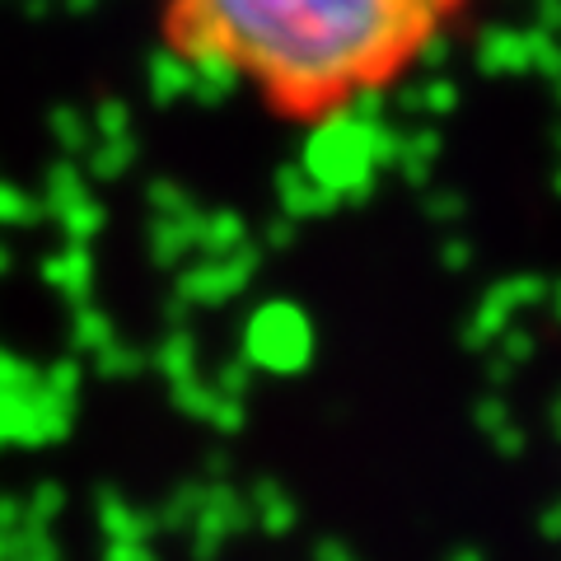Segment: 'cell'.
<instances>
[{
	"mask_svg": "<svg viewBox=\"0 0 561 561\" xmlns=\"http://www.w3.org/2000/svg\"><path fill=\"white\" fill-rule=\"evenodd\" d=\"M230 33L239 66H253L280 99L319 103L375 84L383 66L416 51L454 0H206Z\"/></svg>",
	"mask_w": 561,
	"mask_h": 561,
	"instance_id": "6da1fadb",
	"label": "cell"
},
{
	"mask_svg": "<svg viewBox=\"0 0 561 561\" xmlns=\"http://www.w3.org/2000/svg\"><path fill=\"white\" fill-rule=\"evenodd\" d=\"M398 131L389 122H360L351 113H328L309 131L300 150V169L337 202H365L379 169L398 164Z\"/></svg>",
	"mask_w": 561,
	"mask_h": 561,
	"instance_id": "7a4b0ae2",
	"label": "cell"
},
{
	"mask_svg": "<svg viewBox=\"0 0 561 561\" xmlns=\"http://www.w3.org/2000/svg\"><path fill=\"white\" fill-rule=\"evenodd\" d=\"M169 33H173V51H183V57H202V51H230V33H225L220 14L210 10L206 0H173Z\"/></svg>",
	"mask_w": 561,
	"mask_h": 561,
	"instance_id": "3957f363",
	"label": "cell"
},
{
	"mask_svg": "<svg viewBox=\"0 0 561 561\" xmlns=\"http://www.w3.org/2000/svg\"><path fill=\"white\" fill-rule=\"evenodd\" d=\"M192 66V94L202 108H216V103H225L234 90H239V57L234 51H202V57H187Z\"/></svg>",
	"mask_w": 561,
	"mask_h": 561,
	"instance_id": "277c9868",
	"label": "cell"
},
{
	"mask_svg": "<svg viewBox=\"0 0 561 561\" xmlns=\"http://www.w3.org/2000/svg\"><path fill=\"white\" fill-rule=\"evenodd\" d=\"M276 197H280V206H286V216H290V220L328 216V210H337V206H342L328 187L313 183L300 164H286V169L276 173Z\"/></svg>",
	"mask_w": 561,
	"mask_h": 561,
	"instance_id": "5b68a950",
	"label": "cell"
},
{
	"mask_svg": "<svg viewBox=\"0 0 561 561\" xmlns=\"http://www.w3.org/2000/svg\"><path fill=\"white\" fill-rule=\"evenodd\" d=\"M482 76H524L529 70V33L519 28H486L478 43Z\"/></svg>",
	"mask_w": 561,
	"mask_h": 561,
	"instance_id": "8992f818",
	"label": "cell"
},
{
	"mask_svg": "<svg viewBox=\"0 0 561 561\" xmlns=\"http://www.w3.org/2000/svg\"><path fill=\"white\" fill-rule=\"evenodd\" d=\"M146 84H150V99L154 103H179V99H187L192 94V66H187V57H183V51H173V47L154 51Z\"/></svg>",
	"mask_w": 561,
	"mask_h": 561,
	"instance_id": "52a82bcc",
	"label": "cell"
},
{
	"mask_svg": "<svg viewBox=\"0 0 561 561\" xmlns=\"http://www.w3.org/2000/svg\"><path fill=\"white\" fill-rule=\"evenodd\" d=\"M435 160H440V131H435V127H421V131H412V136L398 140V164H393V169H402V179H408L412 187H426Z\"/></svg>",
	"mask_w": 561,
	"mask_h": 561,
	"instance_id": "ba28073f",
	"label": "cell"
},
{
	"mask_svg": "<svg viewBox=\"0 0 561 561\" xmlns=\"http://www.w3.org/2000/svg\"><path fill=\"white\" fill-rule=\"evenodd\" d=\"M529 70H534V76L561 80V33L529 28Z\"/></svg>",
	"mask_w": 561,
	"mask_h": 561,
	"instance_id": "9c48e42d",
	"label": "cell"
},
{
	"mask_svg": "<svg viewBox=\"0 0 561 561\" xmlns=\"http://www.w3.org/2000/svg\"><path fill=\"white\" fill-rule=\"evenodd\" d=\"M454 103H459V90H454L449 76H426V84H416V113L445 117L454 113Z\"/></svg>",
	"mask_w": 561,
	"mask_h": 561,
	"instance_id": "30bf717a",
	"label": "cell"
},
{
	"mask_svg": "<svg viewBox=\"0 0 561 561\" xmlns=\"http://www.w3.org/2000/svg\"><path fill=\"white\" fill-rule=\"evenodd\" d=\"M197 239L206 243V249H234V243L243 239V220L234 216V210H225V216H206L197 220Z\"/></svg>",
	"mask_w": 561,
	"mask_h": 561,
	"instance_id": "8fae6325",
	"label": "cell"
},
{
	"mask_svg": "<svg viewBox=\"0 0 561 561\" xmlns=\"http://www.w3.org/2000/svg\"><path fill=\"white\" fill-rule=\"evenodd\" d=\"M383 108H389V94L379 90V84H356L346 99V108L351 117H360V122H383Z\"/></svg>",
	"mask_w": 561,
	"mask_h": 561,
	"instance_id": "7c38bea8",
	"label": "cell"
},
{
	"mask_svg": "<svg viewBox=\"0 0 561 561\" xmlns=\"http://www.w3.org/2000/svg\"><path fill=\"white\" fill-rule=\"evenodd\" d=\"M150 206L160 210L164 220H179V216H192V202H187V192L179 187V183H169V179H160V183H150Z\"/></svg>",
	"mask_w": 561,
	"mask_h": 561,
	"instance_id": "4fadbf2b",
	"label": "cell"
},
{
	"mask_svg": "<svg viewBox=\"0 0 561 561\" xmlns=\"http://www.w3.org/2000/svg\"><path fill=\"white\" fill-rule=\"evenodd\" d=\"M136 160V146H131V136H117L108 140L99 154H94V169L103 173V179H117V173H127V164Z\"/></svg>",
	"mask_w": 561,
	"mask_h": 561,
	"instance_id": "5bb4252c",
	"label": "cell"
},
{
	"mask_svg": "<svg viewBox=\"0 0 561 561\" xmlns=\"http://www.w3.org/2000/svg\"><path fill=\"white\" fill-rule=\"evenodd\" d=\"M412 57L426 66V76H445V66L454 61V43L440 38V33H431V38H421V43H416Z\"/></svg>",
	"mask_w": 561,
	"mask_h": 561,
	"instance_id": "9a60e30c",
	"label": "cell"
},
{
	"mask_svg": "<svg viewBox=\"0 0 561 561\" xmlns=\"http://www.w3.org/2000/svg\"><path fill=\"white\" fill-rule=\"evenodd\" d=\"M99 127H103V136H127V103H103Z\"/></svg>",
	"mask_w": 561,
	"mask_h": 561,
	"instance_id": "2e32d148",
	"label": "cell"
},
{
	"mask_svg": "<svg viewBox=\"0 0 561 561\" xmlns=\"http://www.w3.org/2000/svg\"><path fill=\"white\" fill-rule=\"evenodd\" d=\"M534 5H538V24L534 28L561 33V0H534Z\"/></svg>",
	"mask_w": 561,
	"mask_h": 561,
	"instance_id": "e0dca14e",
	"label": "cell"
},
{
	"mask_svg": "<svg viewBox=\"0 0 561 561\" xmlns=\"http://www.w3.org/2000/svg\"><path fill=\"white\" fill-rule=\"evenodd\" d=\"M459 206H463L459 197H440V202H431V210H435V216H445V210L454 216V210H459Z\"/></svg>",
	"mask_w": 561,
	"mask_h": 561,
	"instance_id": "ac0fdd59",
	"label": "cell"
},
{
	"mask_svg": "<svg viewBox=\"0 0 561 561\" xmlns=\"http://www.w3.org/2000/svg\"><path fill=\"white\" fill-rule=\"evenodd\" d=\"M290 239V220H276L272 225V243H286Z\"/></svg>",
	"mask_w": 561,
	"mask_h": 561,
	"instance_id": "d6986e66",
	"label": "cell"
},
{
	"mask_svg": "<svg viewBox=\"0 0 561 561\" xmlns=\"http://www.w3.org/2000/svg\"><path fill=\"white\" fill-rule=\"evenodd\" d=\"M552 84H557V99H561V80H552Z\"/></svg>",
	"mask_w": 561,
	"mask_h": 561,
	"instance_id": "ffe728a7",
	"label": "cell"
},
{
	"mask_svg": "<svg viewBox=\"0 0 561 561\" xmlns=\"http://www.w3.org/2000/svg\"><path fill=\"white\" fill-rule=\"evenodd\" d=\"M557 192H561V173H557Z\"/></svg>",
	"mask_w": 561,
	"mask_h": 561,
	"instance_id": "44dd1931",
	"label": "cell"
}]
</instances>
